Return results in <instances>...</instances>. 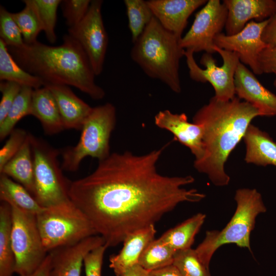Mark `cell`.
<instances>
[{
	"label": "cell",
	"mask_w": 276,
	"mask_h": 276,
	"mask_svg": "<svg viewBox=\"0 0 276 276\" xmlns=\"http://www.w3.org/2000/svg\"><path fill=\"white\" fill-rule=\"evenodd\" d=\"M163 148L141 155L112 153L90 174L70 183L71 200L88 219L107 247L130 234L158 222L183 202H197L205 195L183 188L191 175L160 174L157 163Z\"/></svg>",
	"instance_id": "cell-1"
},
{
	"label": "cell",
	"mask_w": 276,
	"mask_h": 276,
	"mask_svg": "<svg viewBox=\"0 0 276 276\" xmlns=\"http://www.w3.org/2000/svg\"><path fill=\"white\" fill-rule=\"evenodd\" d=\"M259 116H262L257 108L237 96L228 101L212 97L193 118V122L203 128L205 151L200 160H194L195 168L206 174L214 185L227 186L230 177L225 164L251 121Z\"/></svg>",
	"instance_id": "cell-2"
},
{
	"label": "cell",
	"mask_w": 276,
	"mask_h": 276,
	"mask_svg": "<svg viewBox=\"0 0 276 276\" xmlns=\"http://www.w3.org/2000/svg\"><path fill=\"white\" fill-rule=\"evenodd\" d=\"M16 62L25 71L40 78L45 84L74 86L94 100L105 96L97 85L89 59L79 43L68 34L56 46L38 40L21 47H8Z\"/></svg>",
	"instance_id": "cell-3"
},
{
	"label": "cell",
	"mask_w": 276,
	"mask_h": 276,
	"mask_svg": "<svg viewBox=\"0 0 276 276\" xmlns=\"http://www.w3.org/2000/svg\"><path fill=\"white\" fill-rule=\"evenodd\" d=\"M181 38L166 30L154 17L130 52L132 60L145 74L177 94L181 91L179 64L185 52L180 44Z\"/></svg>",
	"instance_id": "cell-4"
},
{
	"label": "cell",
	"mask_w": 276,
	"mask_h": 276,
	"mask_svg": "<svg viewBox=\"0 0 276 276\" xmlns=\"http://www.w3.org/2000/svg\"><path fill=\"white\" fill-rule=\"evenodd\" d=\"M235 200L236 209L227 225L221 231H207L204 240L195 249L208 268L214 254L223 245L233 243L250 251V236L256 219L260 214L267 211L261 194L255 189H238Z\"/></svg>",
	"instance_id": "cell-5"
},
{
	"label": "cell",
	"mask_w": 276,
	"mask_h": 276,
	"mask_svg": "<svg viewBox=\"0 0 276 276\" xmlns=\"http://www.w3.org/2000/svg\"><path fill=\"white\" fill-rule=\"evenodd\" d=\"M116 123V109L110 103L93 109L85 120L79 140L74 146H68L61 151V168L75 172L87 156L101 161L110 154L109 141Z\"/></svg>",
	"instance_id": "cell-6"
},
{
	"label": "cell",
	"mask_w": 276,
	"mask_h": 276,
	"mask_svg": "<svg viewBox=\"0 0 276 276\" xmlns=\"http://www.w3.org/2000/svg\"><path fill=\"white\" fill-rule=\"evenodd\" d=\"M36 216L42 242L47 252L77 243L97 234L85 215L71 200L44 208Z\"/></svg>",
	"instance_id": "cell-7"
},
{
	"label": "cell",
	"mask_w": 276,
	"mask_h": 276,
	"mask_svg": "<svg viewBox=\"0 0 276 276\" xmlns=\"http://www.w3.org/2000/svg\"><path fill=\"white\" fill-rule=\"evenodd\" d=\"M30 138L34 166V197L44 208L70 201V182L64 177L58 160L61 151L31 133Z\"/></svg>",
	"instance_id": "cell-8"
},
{
	"label": "cell",
	"mask_w": 276,
	"mask_h": 276,
	"mask_svg": "<svg viewBox=\"0 0 276 276\" xmlns=\"http://www.w3.org/2000/svg\"><path fill=\"white\" fill-rule=\"evenodd\" d=\"M11 207V240L16 260L15 272L18 275L29 274L41 264L48 254L42 242L36 215L14 206Z\"/></svg>",
	"instance_id": "cell-9"
},
{
	"label": "cell",
	"mask_w": 276,
	"mask_h": 276,
	"mask_svg": "<svg viewBox=\"0 0 276 276\" xmlns=\"http://www.w3.org/2000/svg\"><path fill=\"white\" fill-rule=\"evenodd\" d=\"M214 50L222 57L221 66L216 64V60L212 54L204 53L201 57L200 63L205 68L200 67L194 58V53L186 50L185 56L189 68L190 78L196 82H209L215 90L217 99L228 101L236 96L235 75L238 65L240 62L239 57L235 52L220 49L215 46Z\"/></svg>",
	"instance_id": "cell-10"
},
{
	"label": "cell",
	"mask_w": 276,
	"mask_h": 276,
	"mask_svg": "<svg viewBox=\"0 0 276 276\" xmlns=\"http://www.w3.org/2000/svg\"><path fill=\"white\" fill-rule=\"evenodd\" d=\"M102 4L101 0L91 1L84 18L77 26L68 29V34L86 53L96 76L103 71L108 44L102 15Z\"/></svg>",
	"instance_id": "cell-11"
},
{
	"label": "cell",
	"mask_w": 276,
	"mask_h": 276,
	"mask_svg": "<svg viewBox=\"0 0 276 276\" xmlns=\"http://www.w3.org/2000/svg\"><path fill=\"white\" fill-rule=\"evenodd\" d=\"M227 16L225 6L219 0H209L196 14L188 32L180 40L181 47L194 53L201 51L213 54L214 39L225 28Z\"/></svg>",
	"instance_id": "cell-12"
},
{
	"label": "cell",
	"mask_w": 276,
	"mask_h": 276,
	"mask_svg": "<svg viewBox=\"0 0 276 276\" xmlns=\"http://www.w3.org/2000/svg\"><path fill=\"white\" fill-rule=\"evenodd\" d=\"M268 19L257 22L251 20L239 32L233 35L224 33L217 35L214 39L217 47L238 54L240 61L248 65L253 73H262L259 57L261 53L267 47L262 39V35Z\"/></svg>",
	"instance_id": "cell-13"
},
{
	"label": "cell",
	"mask_w": 276,
	"mask_h": 276,
	"mask_svg": "<svg viewBox=\"0 0 276 276\" xmlns=\"http://www.w3.org/2000/svg\"><path fill=\"white\" fill-rule=\"evenodd\" d=\"M154 123L158 127L171 132L176 141L188 147L194 155L195 161L203 157L205 151L203 128L199 124L189 122L185 113L160 111L154 117Z\"/></svg>",
	"instance_id": "cell-14"
},
{
	"label": "cell",
	"mask_w": 276,
	"mask_h": 276,
	"mask_svg": "<svg viewBox=\"0 0 276 276\" xmlns=\"http://www.w3.org/2000/svg\"><path fill=\"white\" fill-rule=\"evenodd\" d=\"M105 244L101 236L94 235L77 243L50 251L51 276H81L85 256Z\"/></svg>",
	"instance_id": "cell-15"
},
{
	"label": "cell",
	"mask_w": 276,
	"mask_h": 276,
	"mask_svg": "<svg viewBox=\"0 0 276 276\" xmlns=\"http://www.w3.org/2000/svg\"><path fill=\"white\" fill-rule=\"evenodd\" d=\"M154 17L168 31L181 38L191 15L206 0L146 1Z\"/></svg>",
	"instance_id": "cell-16"
},
{
	"label": "cell",
	"mask_w": 276,
	"mask_h": 276,
	"mask_svg": "<svg viewBox=\"0 0 276 276\" xmlns=\"http://www.w3.org/2000/svg\"><path fill=\"white\" fill-rule=\"evenodd\" d=\"M235 86L237 97L257 108L262 116H276V95L241 62L236 71Z\"/></svg>",
	"instance_id": "cell-17"
},
{
	"label": "cell",
	"mask_w": 276,
	"mask_h": 276,
	"mask_svg": "<svg viewBox=\"0 0 276 276\" xmlns=\"http://www.w3.org/2000/svg\"><path fill=\"white\" fill-rule=\"evenodd\" d=\"M222 3L227 10V35L239 32L252 19L263 21L276 12V0H224Z\"/></svg>",
	"instance_id": "cell-18"
},
{
	"label": "cell",
	"mask_w": 276,
	"mask_h": 276,
	"mask_svg": "<svg viewBox=\"0 0 276 276\" xmlns=\"http://www.w3.org/2000/svg\"><path fill=\"white\" fill-rule=\"evenodd\" d=\"M57 102L65 129L81 130L93 107L79 98L67 85L45 84Z\"/></svg>",
	"instance_id": "cell-19"
},
{
	"label": "cell",
	"mask_w": 276,
	"mask_h": 276,
	"mask_svg": "<svg viewBox=\"0 0 276 276\" xmlns=\"http://www.w3.org/2000/svg\"><path fill=\"white\" fill-rule=\"evenodd\" d=\"M154 225L136 231L128 235L123 241V246L117 255L109 259V267L116 276H123L136 264L148 245L154 240Z\"/></svg>",
	"instance_id": "cell-20"
},
{
	"label": "cell",
	"mask_w": 276,
	"mask_h": 276,
	"mask_svg": "<svg viewBox=\"0 0 276 276\" xmlns=\"http://www.w3.org/2000/svg\"><path fill=\"white\" fill-rule=\"evenodd\" d=\"M30 115L39 121L46 134L54 135L65 129L56 100L45 86L33 89Z\"/></svg>",
	"instance_id": "cell-21"
},
{
	"label": "cell",
	"mask_w": 276,
	"mask_h": 276,
	"mask_svg": "<svg viewBox=\"0 0 276 276\" xmlns=\"http://www.w3.org/2000/svg\"><path fill=\"white\" fill-rule=\"evenodd\" d=\"M245 161L248 164L276 167V142L266 132L250 124L243 137Z\"/></svg>",
	"instance_id": "cell-22"
},
{
	"label": "cell",
	"mask_w": 276,
	"mask_h": 276,
	"mask_svg": "<svg viewBox=\"0 0 276 276\" xmlns=\"http://www.w3.org/2000/svg\"><path fill=\"white\" fill-rule=\"evenodd\" d=\"M0 173L15 180L34 195V166L30 133L19 151L0 170Z\"/></svg>",
	"instance_id": "cell-23"
},
{
	"label": "cell",
	"mask_w": 276,
	"mask_h": 276,
	"mask_svg": "<svg viewBox=\"0 0 276 276\" xmlns=\"http://www.w3.org/2000/svg\"><path fill=\"white\" fill-rule=\"evenodd\" d=\"M0 199L11 206L35 215L44 209L23 186L4 174L0 175Z\"/></svg>",
	"instance_id": "cell-24"
},
{
	"label": "cell",
	"mask_w": 276,
	"mask_h": 276,
	"mask_svg": "<svg viewBox=\"0 0 276 276\" xmlns=\"http://www.w3.org/2000/svg\"><path fill=\"white\" fill-rule=\"evenodd\" d=\"M12 224L11 207L2 202L0 205V276H12L15 272L16 260L11 240Z\"/></svg>",
	"instance_id": "cell-25"
},
{
	"label": "cell",
	"mask_w": 276,
	"mask_h": 276,
	"mask_svg": "<svg viewBox=\"0 0 276 276\" xmlns=\"http://www.w3.org/2000/svg\"><path fill=\"white\" fill-rule=\"evenodd\" d=\"M205 217V214L198 213L168 230L159 239L176 251L191 248Z\"/></svg>",
	"instance_id": "cell-26"
},
{
	"label": "cell",
	"mask_w": 276,
	"mask_h": 276,
	"mask_svg": "<svg viewBox=\"0 0 276 276\" xmlns=\"http://www.w3.org/2000/svg\"><path fill=\"white\" fill-rule=\"evenodd\" d=\"M0 80L16 83L37 89L42 87V80L23 69L14 60L8 47L0 39Z\"/></svg>",
	"instance_id": "cell-27"
},
{
	"label": "cell",
	"mask_w": 276,
	"mask_h": 276,
	"mask_svg": "<svg viewBox=\"0 0 276 276\" xmlns=\"http://www.w3.org/2000/svg\"><path fill=\"white\" fill-rule=\"evenodd\" d=\"M32 88L22 86L5 119L0 124V140L5 139L15 129L17 123L24 117L30 115Z\"/></svg>",
	"instance_id": "cell-28"
},
{
	"label": "cell",
	"mask_w": 276,
	"mask_h": 276,
	"mask_svg": "<svg viewBox=\"0 0 276 276\" xmlns=\"http://www.w3.org/2000/svg\"><path fill=\"white\" fill-rule=\"evenodd\" d=\"M176 251L159 238L151 241L144 249L138 264L149 271L172 264Z\"/></svg>",
	"instance_id": "cell-29"
},
{
	"label": "cell",
	"mask_w": 276,
	"mask_h": 276,
	"mask_svg": "<svg viewBox=\"0 0 276 276\" xmlns=\"http://www.w3.org/2000/svg\"><path fill=\"white\" fill-rule=\"evenodd\" d=\"M128 21V27L133 43L136 42L154 17L146 1H124Z\"/></svg>",
	"instance_id": "cell-30"
},
{
	"label": "cell",
	"mask_w": 276,
	"mask_h": 276,
	"mask_svg": "<svg viewBox=\"0 0 276 276\" xmlns=\"http://www.w3.org/2000/svg\"><path fill=\"white\" fill-rule=\"evenodd\" d=\"M25 7L20 11L11 13L17 24L25 44H31L37 41V37L42 28L31 0H23Z\"/></svg>",
	"instance_id": "cell-31"
},
{
	"label": "cell",
	"mask_w": 276,
	"mask_h": 276,
	"mask_svg": "<svg viewBox=\"0 0 276 276\" xmlns=\"http://www.w3.org/2000/svg\"><path fill=\"white\" fill-rule=\"evenodd\" d=\"M61 0H31L48 41L54 43L57 40L55 32L57 9Z\"/></svg>",
	"instance_id": "cell-32"
},
{
	"label": "cell",
	"mask_w": 276,
	"mask_h": 276,
	"mask_svg": "<svg viewBox=\"0 0 276 276\" xmlns=\"http://www.w3.org/2000/svg\"><path fill=\"white\" fill-rule=\"evenodd\" d=\"M173 264L182 276H211L209 268L201 261L195 249L176 251Z\"/></svg>",
	"instance_id": "cell-33"
},
{
	"label": "cell",
	"mask_w": 276,
	"mask_h": 276,
	"mask_svg": "<svg viewBox=\"0 0 276 276\" xmlns=\"http://www.w3.org/2000/svg\"><path fill=\"white\" fill-rule=\"evenodd\" d=\"M0 39L8 47L20 48L25 44L21 33L16 22L4 6H0Z\"/></svg>",
	"instance_id": "cell-34"
},
{
	"label": "cell",
	"mask_w": 276,
	"mask_h": 276,
	"mask_svg": "<svg viewBox=\"0 0 276 276\" xmlns=\"http://www.w3.org/2000/svg\"><path fill=\"white\" fill-rule=\"evenodd\" d=\"M91 1L90 0H63L60 6L65 24L71 29L84 18L87 13Z\"/></svg>",
	"instance_id": "cell-35"
},
{
	"label": "cell",
	"mask_w": 276,
	"mask_h": 276,
	"mask_svg": "<svg viewBox=\"0 0 276 276\" xmlns=\"http://www.w3.org/2000/svg\"><path fill=\"white\" fill-rule=\"evenodd\" d=\"M29 133L21 128H15L0 150V170L19 151Z\"/></svg>",
	"instance_id": "cell-36"
},
{
	"label": "cell",
	"mask_w": 276,
	"mask_h": 276,
	"mask_svg": "<svg viewBox=\"0 0 276 276\" xmlns=\"http://www.w3.org/2000/svg\"><path fill=\"white\" fill-rule=\"evenodd\" d=\"M21 87L22 86L13 82L1 81L2 98L0 102V124L5 119Z\"/></svg>",
	"instance_id": "cell-37"
},
{
	"label": "cell",
	"mask_w": 276,
	"mask_h": 276,
	"mask_svg": "<svg viewBox=\"0 0 276 276\" xmlns=\"http://www.w3.org/2000/svg\"><path fill=\"white\" fill-rule=\"evenodd\" d=\"M107 247L105 244L102 245L85 256L83 265L86 276H101L103 257Z\"/></svg>",
	"instance_id": "cell-38"
},
{
	"label": "cell",
	"mask_w": 276,
	"mask_h": 276,
	"mask_svg": "<svg viewBox=\"0 0 276 276\" xmlns=\"http://www.w3.org/2000/svg\"><path fill=\"white\" fill-rule=\"evenodd\" d=\"M259 64L262 73H276V47H267L260 54Z\"/></svg>",
	"instance_id": "cell-39"
},
{
	"label": "cell",
	"mask_w": 276,
	"mask_h": 276,
	"mask_svg": "<svg viewBox=\"0 0 276 276\" xmlns=\"http://www.w3.org/2000/svg\"><path fill=\"white\" fill-rule=\"evenodd\" d=\"M262 39L268 48L276 47V12L268 18L264 29Z\"/></svg>",
	"instance_id": "cell-40"
},
{
	"label": "cell",
	"mask_w": 276,
	"mask_h": 276,
	"mask_svg": "<svg viewBox=\"0 0 276 276\" xmlns=\"http://www.w3.org/2000/svg\"><path fill=\"white\" fill-rule=\"evenodd\" d=\"M148 276H182L173 264L155 270L148 271Z\"/></svg>",
	"instance_id": "cell-41"
},
{
	"label": "cell",
	"mask_w": 276,
	"mask_h": 276,
	"mask_svg": "<svg viewBox=\"0 0 276 276\" xmlns=\"http://www.w3.org/2000/svg\"><path fill=\"white\" fill-rule=\"evenodd\" d=\"M51 262L49 253L41 264L32 273L19 276H51Z\"/></svg>",
	"instance_id": "cell-42"
},
{
	"label": "cell",
	"mask_w": 276,
	"mask_h": 276,
	"mask_svg": "<svg viewBox=\"0 0 276 276\" xmlns=\"http://www.w3.org/2000/svg\"><path fill=\"white\" fill-rule=\"evenodd\" d=\"M123 276H148V271L136 264L128 270Z\"/></svg>",
	"instance_id": "cell-43"
},
{
	"label": "cell",
	"mask_w": 276,
	"mask_h": 276,
	"mask_svg": "<svg viewBox=\"0 0 276 276\" xmlns=\"http://www.w3.org/2000/svg\"><path fill=\"white\" fill-rule=\"evenodd\" d=\"M274 74H275V78L273 81V85L276 88V73Z\"/></svg>",
	"instance_id": "cell-44"
}]
</instances>
